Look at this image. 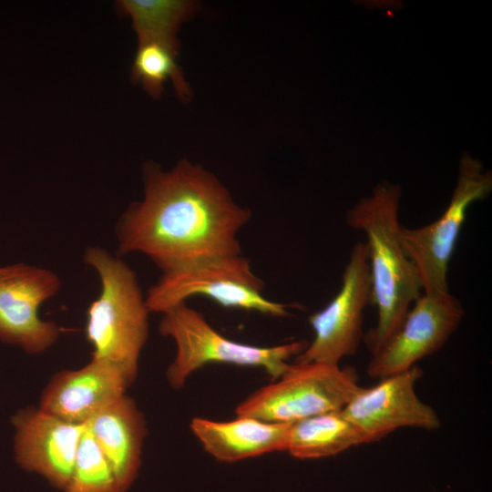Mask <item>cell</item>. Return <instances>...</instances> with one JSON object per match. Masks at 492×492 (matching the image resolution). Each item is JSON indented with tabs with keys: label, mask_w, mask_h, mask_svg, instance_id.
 <instances>
[{
	"label": "cell",
	"mask_w": 492,
	"mask_h": 492,
	"mask_svg": "<svg viewBox=\"0 0 492 492\" xmlns=\"http://www.w3.org/2000/svg\"><path fill=\"white\" fill-rule=\"evenodd\" d=\"M177 54V49L163 43H140L133 64V77L141 81L146 91L154 97H159L163 84L169 78L179 96L189 98L190 90L175 61Z\"/></svg>",
	"instance_id": "ac0fdd59"
},
{
	"label": "cell",
	"mask_w": 492,
	"mask_h": 492,
	"mask_svg": "<svg viewBox=\"0 0 492 492\" xmlns=\"http://www.w3.org/2000/svg\"><path fill=\"white\" fill-rule=\"evenodd\" d=\"M251 212L201 166L182 160L163 171L144 169V197L115 225L118 252L141 253L161 273L241 254L240 231Z\"/></svg>",
	"instance_id": "6da1fadb"
},
{
	"label": "cell",
	"mask_w": 492,
	"mask_h": 492,
	"mask_svg": "<svg viewBox=\"0 0 492 492\" xmlns=\"http://www.w3.org/2000/svg\"><path fill=\"white\" fill-rule=\"evenodd\" d=\"M264 282L241 254L199 262L161 273L148 290L150 313H163L192 296H205L223 307L254 311L272 317L289 315L290 304L271 301L261 292Z\"/></svg>",
	"instance_id": "8992f818"
},
{
	"label": "cell",
	"mask_w": 492,
	"mask_h": 492,
	"mask_svg": "<svg viewBox=\"0 0 492 492\" xmlns=\"http://www.w3.org/2000/svg\"><path fill=\"white\" fill-rule=\"evenodd\" d=\"M372 296L367 246L357 241L350 252L338 293L309 317L314 337L294 363L339 364L344 357L354 355L364 337V313L372 304Z\"/></svg>",
	"instance_id": "ba28073f"
},
{
	"label": "cell",
	"mask_w": 492,
	"mask_h": 492,
	"mask_svg": "<svg viewBox=\"0 0 492 492\" xmlns=\"http://www.w3.org/2000/svg\"><path fill=\"white\" fill-rule=\"evenodd\" d=\"M465 311L446 293H421L395 334L371 355L367 373L383 378L405 371L439 351L459 327Z\"/></svg>",
	"instance_id": "30bf717a"
},
{
	"label": "cell",
	"mask_w": 492,
	"mask_h": 492,
	"mask_svg": "<svg viewBox=\"0 0 492 492\" xmlns=\"http://www.w3.org/2000/svg\"><path fill=\"white\" fill-rule=\"evenodd\" d=\"M86 427L108 461L120 492H126L141 465L147 436L144 415L134 399L124 395L95 415Z\"/></svg>",
	"instance_id": "5bb4252c"
},
{
	"label": "cell",
	"mask_w": 492,
	"mask_h": 492,
	"mask_svg": "<svg viewBox=\"0 0 492 492\" xmlns=\"http://www.w3.org/2000/svg\"><path fill=\"white\" fill-rule=\"evenodd\" d=\"M59 276L26 262L0 266V341L40 354L59 338L60 327L43 320L40 306L60 291Z\"/></svg>",
	"instance_id": "9c48e42d"
},
{
	"label": "cell",
	"mask_w": 492,
	"mask_h": 492,
	"mask_svg": "<svg viewBox=\"0 0 492 492\" xmlns=\"http://www.w3.org/2000/svg\"><path fill=\"white\" fill-rule=\"evenodd\" d=\"M161 314L159 332L176 345L175 357L166 371V379L174 389L182 388L195 371L208 364L261 367L276 380L291 367L289 360L299 355L309 343L293 341L273 346L239 343L220 333L186 302Z\"/></svg>",
	"instance_id": "277c9868"
},
{
	"label": "cell",
	"mask_w": 492,
	"mask_h": 492,
	"mask_svg": "<svg viewBox=\"0 0 492 492\" xmlns=\"http://www.w3.org/2000/svg\"><path fill=\"white\" fill-rule=\"evenodd\" d=\"M100 281V293L87 312L86 336L92 356L116 365L131 384L148 338L149 310L137 273L118 255L88 246L83 256Z\"/></svg>",
	"instance_id": "3957f363"
},
{
	"label": "cell",
	"mask_w": 492,
	"mask_h": 492,
	"mask_svg": "<svg viewBox=\"0 0 492 492\" xmlns=\"http://www.w3.org/2000/svg\"><path fill=\"white\" fill-rule=\"evenodd\" d=\"M361 388L352 366L293 363L280 378L241 401L235 413L266 422L293 423L342 410Z\"/></svg>",
	"instance_id": "5b68a950"
},
{
	"label": "cell",
	"mask_w": 492,
	"mask_h": 492,
	"mask_svg": "<svg viewBox=\"0 0 492 492\" xmlns=\"http://www.w3.org/2000/svg\"><path fill=\"white\" fill-rule=\"evenodd\" d=\"M363 444L360 431L337 410L292 423L286 451L298 459H317Z\"/></svg>",
	"instance_id": "2e32d148"
},
{
	"label": "cell",
	"mask_w": 492,
	"mask_h": 492,
	"mask_svg": "<svg viewBox=\"0 0 492 492\" xmlns=\"http://www.w3.org/2000/svg\"><path fill=\"white\" fill-rule=\"evenodd\" d=\"M423 371L415 365L363 387L342 409L343 415L363 435L365 444L381 440L392 432L412 427L437 430L441 420L435 409L415 393Z\"/></svg>",
	"instance_id": "8fae6325"
},
{
	"label": "cell",
	"mask_w": 492,
	"mask_h": 492,
	"mask_svg": "<svg viewBox=\"0 0 492 492\" xmlns=\"http://www.w3.org/2000/svg\"><path fill=\"white\" fill-rule=\"evenodd\" d=\"M400 198L398 185L383 182L346 214L348 226L367 239L372 304L377 308L376 324L363 337L371 355L398 330L422 291L417 272L401 243Z\"/></svg>",
	"instance_id": "7a4b0ae2"
},
{
	"label": "cell",
	"mask_w": 492,
	"mask_h": 492,
	"mask_svg": "<svg viewBox=\"0 0 492 492\" xmlns=\"http://www.w3.org/2000/svg\"><path fill=\"white\" fill-rule=\"evenodd\" d=\"M129 385L116 365L92 356L81 368L56 373L44 388L38 407L67 422L86 425L126 395Z\"/></svg>",
	"instance_id": "4fadbf2b"
},
{
	"label": "cell",
	"mask_w": 492,
	"mask_h": 492,
	"mask_svg": "<svg viewBox=\"0 0 492 492\" xmlns=\"http://www.w3.org/2000/svg\"><path fill=\"white\" fill-rule=\"evenodd\" d=\"M63 492H120L115 476L86 427Z\"/></svg>",
	"instance_id": "d6986e66"
},
{
	"label": "cell",
	"mask_w": 492,
	"mask_h": 492,
	"mask_svg": "<svg viewBox=\"0 0 492 492\" xmlns=\"http://www.w3.org/2000/svg\"><path fill=\"white\" fill-rule=\"evenodd\" d=\"M121 6L133 20L139 44L156 41L178 50L177 30L195 5L178 0H126Z\"/></svg>",
	"instance_id": "e0dca14e"
},
{
	"label": "cell",
	"mask_w": 492,
	"mask_h": 492,
	"mask_svg": "<svg viewBox=\"0 0 492 492\" xmlns=\"http://www.w3.org/2000/svg\"><path fill=\"white\" fill-rule=\"evenodd\" d=\"M492 190V174L485 171L480 160L464 154L459 162L456 185L443 214L435 221L419 227L402 226V246L419 276L424 293L449 292L448 263L474 202L484 200Z\"/></svg>",
	"instance_id": "52a82bcc"
},
{
	"label": "cell",
	"mask_w": 492,
	"mask_h": 492,
	"mask_svg": "<svg viewBox=\"0 0 492 492\" xmlns=\"http://www.w3.org/2000/svg\"><path fill=\"white\" fill-rule=\"evenodd\" d=\"M291 424L250 416H237L230 421L194 417L190 430L208 454L218 461L232 463L286 451Z\"/></svg>",
	"instance_id": "9a60e30c"
},
{
	"label": "cell",
	"mask_w": 492,
	"mask_h": 492,
	"mask_svg": "<svg viewBox=\"0 0 492 492\" xmlns=\"http://www.w3.org/2000/svg\"><path fill=\"white\" fill-rule=\"evenodd\" d=\"M11 421L16 463L63 490L71 477L86 425L67 422L39 407L23 408Z\"/></svg>",
	"instance_id": "7c38bea8"
}]
</instances>
